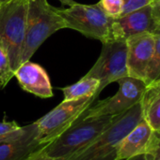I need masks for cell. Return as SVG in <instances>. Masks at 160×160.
I'll use <instances>...</instances> for the list:
<instances>
[{"label": "cell", "mask_w": 160, "mask_h": 160, "mask_svg": "<svg viewBox=\"0 0 160 160\" xmlns=\"http://www.w3.org/2000/svg\"><path fill=\"white\" fill-rule=\"evenodd\" d=\"M2 2H4V1H3V0H0V5H1V3H2Z\"/></svg>", "instance_id": "obj_26"}, {"label": "cell", "mask_w": 160, "mask_h": 160, "mask_svg": "<svg viewBox=\"0 0 160 160\" xmlns=\"http://www.w3.org/2000/svg\"><path fill=\"white\" fill-rule=\"evenodd\" d=\"M146 160H160V131L154 130L147 152Z\"/></svg>", "instance_id": "obj_20"}, {"label": "cell", "mask_w": 160, "mask_h": 160, "mask_svg": "<svg viewBox=\"0 0 160 160\" xmlns=\"http://www.w3.org/2000/svg\"><path fill=\"white\" fill-rule=\"evenodd\" d=\"M151 6H152L153 15H154L155 20L157 22H160V0L153 1Z\"/></svg>", "instance_id": "obj_23"}, {"label": "cell", "mask_w": 160, "mask_h": 160, "mask_svg": "<svg viewBox=\"0 0 160 160\" xmlns=\"http://www.w3.org/2000/svg\"><path fill=\"white\" fill-rule=\"evenodd\" d=\"M57 12L66 22L67 28L76 30L85 37L106 43L112 39L113 19L108 17L96 4L74 3L66 8H56Z\"/></svg>", "instance_id": "obj_5"}, {"label": "cell", "mask_w": 160, "mask_h": 160, "mask_svg": "<svg viewBox=\"0 0 160 160\" xmlns=\"http://www.w3.org/2000/svg\"><path fill=\"white\" fill-rule=\"evenodd\" d=\"M155 37V49L154 55L150 62L145 83L148 85L160 78V22H157V25L154 29L152 33Z\"/></svg>", "instance_id": "obj_17"}, {"label": "cell", "mask_w": 160, "mask_h": 160, "mask_svg": "<svg viewBox=\"0 0 160 160\" xmlns=\"http://www.w3.org/2000/svg\"><path fill=\"white\" fill-rule=\"evenodd\" d=\"M62 5H64V6H72V5H74V3H75V1L74 0H58Z\"/></svg>", "instance_id": "obj_24"}, {"label": "cell", "mask_w": 160, "mask_h": 160, "mask_svg": "<svg viewBox=\"0 0 160 160\" xmlns=\"http://www.w3.org/2000/svg\"><path fill=\"white\" fill-rule=\"evenodd\" d=\"M44 148H45V146L41 149V150H40L30 160H64L62 159V158H53V157H50L49 155H47L46 153H45V151H44Z\"/></svg>", "instance_id": "obj_22"}, {"label": "cell", "mask_w": 160, "mask_h": 160, "mask_svg": "<svg viewBox=\"0 0 160 160\" xmlns=\"http://www.w3.org/2000/svg\"><path fill=\"white\" fill-rule=\"evenodd\" d=\"M96 98L87 97L74 100H63L56 108L35 122L38 128V139L41 144H47L74 124L83 112L91 106Z\"/></svg>", "instance_id": "obj_6"}, {"label": "cell", "mask_w": 160, "mask_h": 160, "mask_svg": "<svg viewBox=\"0 0 160 160\" xmlns=\"http://www.w3.org/2000/svg\"><path fill=\"white\" fill-rule=\"evenodd\" d=\"M63 28H67L66 22L47 0H29L22 63L28 61L50 36Z\"/></svg>", "instance_id": "obj_3"}, {"label": "cell", "mask_w": 160, "mask_h": 160, "mask_svg": "<svg viewBox=\"0 0 160 160\" xmlns=\"http://www.w3.org/2000/svg\"><path fill=\"white\" fill-rule=\"evenodd\" d=\"M45 145L38 138L0 143V160H30Z\"/></svg>", "instance_id": "obj_13"}, {"label": "cell", "mask_w": 160, "mask_h": 160, "mask_svg": "<svg viewBox=\"0 0 160 160\" xmlns=\"http://www.w3.org/2000/svg\"><path fill=\"white\" fill-rule=\"evenodd\" d=\"M153 1H156V0H153Z\"/></svg>", "instance_id": "obj_29"}, {"label": "cell", "mask_w": 160, "mask_h": 160, "mask_svg": "<svg viewBox=\"0 0 160 160\" xmlns=\"http://www.w3.org/2000/svg\"><path fill=\"white\" fill-rule=\"evenodd\" d=\"M14 77L10 61L6 50L0 45V89H3Z\"/></svg>", "instance_id": "obj_18"}, {"label": "cell", "mask_w": 160, "mask_h": 160, "mask_svg": "<svg viewBox=\"0 0 160 160\" xmlns=\"http://www.w3.org/2000/svg\"><path fill=\"white\" fill-rule=\"evenodd\" d=\"M39 131L37 125L34 123L20 127L15 121L0 122V143L13 142L29 138H38Z\"/></svg>", "instance_id": "obj_15"}, {"label": "cell", "mask_w": 160, "mask_h": 160, "mask_svg": "<svg viewBox=\"0 0 160 160\" xmlns=\"http://www.w3.org/2000/svg\"><path fill=\"white\" fill-rule=\"evenodd\" d=\"M142 119L140 101L126 112L116 115L102 134L65 160H116L119 143Z\"/></svg>", "instance_id": "obj_1"}, {"label": "cell", "mask_w": 160, "mask_h": 160, "mask_svg": "<svg viewBox=\"0 0 160 160\" xmlns=\"http://www.w3.org/2000/svg\"><path fill=\"white\" fill-rule=\"evenodd\" d=\"M157 25L152 10V6L148 5L117 19H113L111 33L113 40H126L130 37L149 32L153 33Z\"/></svg>", "instance_id": "obj_10"}, {"label": "cell", "mask_w": 160, "mask_h": 160, "mask_svg": "<svg viewBox=\"0 0 160 160\" xmlns=\"http://www.w3.org/2000/svg\"><path fill=\"white\" fill-rule=\"evenodd\" d=\"M116 82L119 84L117 93L90 106L83 112V118L121 114L141 101L147 86L145 82L129 76L124 77Z\"/></svg>", "instance_id": "obj_8"}, {"label": "cell", "mask_w": 160, "mask_h": 160, "mask_svg": "<svg viewBox=\"0 0 160 160\" xmlns=\"http://www.w3.org/2000/svg\"><path fill=\"white\" fill-rule=\"evenodd\" d=\"M159 80H160V78H159V79H158V80H157V81H159Z\"/></svg>", "instance_id": "obj_27"}, {"label": "cell", "mask_w": 160, "mask_h": 160, "mask_svg": "<svg viewBox=\"0 0 160 160\" xmlns=\"http://www.w3.org/2000/svg\"><path fill=\"white\" fill-rule=\"evenodd\" d=\"M28 5L29 0H7L0 5V45L14 72L22 64Z\"/></svg>", "instance_id": "obj_2"}, {"label": "cell", "mask_w": 160, "mask_h": 160, "mask_svg": "<svg viewBox=\"0 0 160 160\" xmlns=\"http://www.w3.org/2000/svg\"><path fill=\"white\" fill-rule=\"evenodd\" d=\"M99 85L100 82L97 79L84 76L77 82L61 88L64 95L63 100H74L87 97H94L97 99Z\"/></svg>", "instance_id": "obj_16"}, {"label": "cell", "mask_w": 160, "mask_h": 160, "mask_svg": "<svg viewBox=\"0 0 160 160\" xmlns=\"http://www.w3.org/2000/svg\"><path fill=\"white\" fill-rule=\"evenodd\" d=\"M123 2H124V9H123L122 16L131 11H134L136 9H139L141 8H143L145 6L151 5L153 0H123Z\"/></svg>", "instance_id": "obj_21"}, {"label": "cell", "mask_w": 160, "mask_h": 160, "mask_svg": "<svg viewBox=\"0 0 160 160\" xmlns=\"http://www.w3.org/2000/svg\"><path fill=\"white\" fill-rule=\"evenodd\" d=\"M97 5L108 17L112 19H117L123 14V0H100Z\"/></svg>", "instance_id": "obj_19"}, {"label": "cell", "mask_w": 160, "mask_h": 160, "mask_svg": "<svg viewBox=\"0 0 160 160\" xmlns=\"http://www.w3.org/2000/svg\"><path fill=\"white\" fill-rule=\"evenodd\" d=\"M153 132V128L142 119L119 143L116 160H128L145 155Z\"/></svg>", "instance_id": "obj_12"}, {"label": "cell", "mask_w": 160, "mask_h": 160, "mask_svg": "<svg viewBox=\"0 0 160 160\" xmlns=\"http://www.w3.org/2000/svg\"><path fill=\"white\" fill-rule=\"evenodd\" d=\"M128 160H146V158L143 155V156H140V157H137V158H131V159Z\"/></svg>", "instance_id": "obj_25"}, {"label": "cell", "mask_w": 160, "mask_h": 160, "mask_svg": "<svg viewBox=\"0 0 160 160\" xmlns=\"http://www.w3.org/2000/svg\"><path fill=\"white\" fill-rule=\"evenodd\" d=\"M102 44L96 63L85 75L99 81L98 96L108 84L128 76L126 40H111Z\"/></svg>", "instance_id": "obj_7"}, {"label": "cell", "mask_w": 160, "mask_h": 160, "mask_svg": "<svg viewBox=\"0 0 160 160\" xmlns=\"http://www.w3.org/2000/svg\"><path fill=\"white\" fill-rule=\"evenodd\" d=\"M115 116L80 118L66 131L45 145L47 155L67 159L102 134L112 123Z\"/></svg>", "instance_id": "obj_4"}, {"label": "cell", "mask_w": 160, "mask_h": 160, "mask_svg": "<svg viewBox=\"0 0 160 160\" xmlns=\"http://www.w3.org/2000/svg\"><path fill=\"white\" fill-rule=\"evenodd\" d=\"M126 45L128 76L145 82L147 70L154 55V35L145 32L130 37L126 39Z\"/></svg>", "instance_id": "obj_9"}, {"label": "cell", "mask_w": 160, "mask_h": 160, "mask_svg": "<svg viewBox=\"0 0 160 160\" xmlns=\"http://www.w3.org/2000/svg\"><path fill=\"white\" fill-rule=\"evenodd\" d=\"M141 105L143 119L153 130L160 131V80L146 86Z\"/></svg>", "instance_id": "obj_14"}, {"label": "cell", "mask_w": 160, "mask_h": 160, "mask_svg": "<svg viewBox=\"0 0 160 160\" xmlns=\"http://www.w3.org/2000/svg\"><path fill=\"white\" fill-rule=\"evenodd\" d=\"M14 77L24 91L36 97L49 98L54 95L50 78L46 70L39 64L30 60L22 63L15 70Z\"/></svg>", "instance_id": "obj_11"}, {"label": "cell", "mask_w": 160, "mask_h": 160, "mask_svg": "<svg viewBox=\"0 0 160 160\" xmlns=\"http://www.w3.org/2000/svg\"><path fill=\"white\" fill-rule=\"evenodd\" d=\"M3 1H7V0H3Z\"/></svg>", "instance_id": "obj_28"}]
</instances>
